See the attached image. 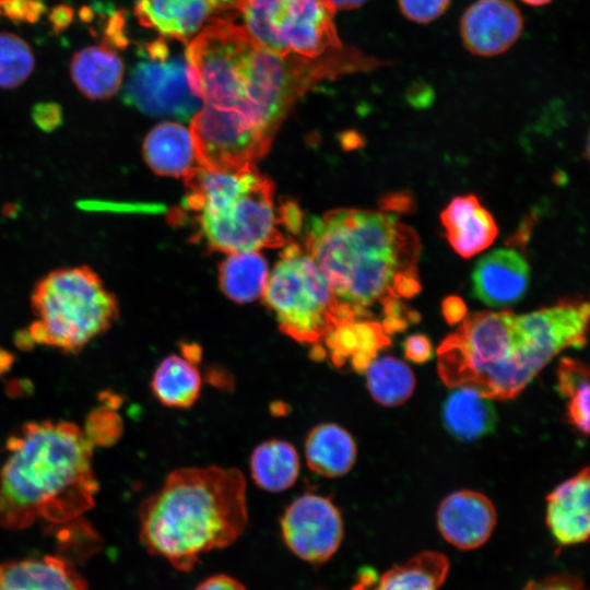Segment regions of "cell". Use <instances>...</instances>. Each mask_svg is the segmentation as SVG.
Wrapping results in <instances>:
<instances>
[{"label": "cell", "instance_id": "46", "mask_svg": "<svg viewBox=\"0 0 590 590\" xmlns=\"http://www.w3.org/2000/svg\"><path fill=\"white\" fill-rule=\"evenodd\" d=\"M520 1L531 7H542V5L548 4L552 0H520Z\"/></svg>", "mask_w": 590, "mask_h": 590}, {"label": "cell", "instance_id": "10", "mask_svg": "<svg viewBox=\"0 0 590 590\" xmlns=\"http://www.w3.org/2000/svg\"><path fill=\"white\" fill-rule=\"evenodd\" d=\"M143 50L148 59L132 69L125 102L151 116L192 118L203 103L190 87L186 56L170 57L162 38L144 44Z\"/></svg>", "mask_w": 590, "mask_h": 590}, {"label": "cell", "instance_id": "45", "mask_svg": "<svg viewBox=\"0 0 590 590\" xmlns=\"http://www.w3.org/2000/svg\"><path fill=\"white\" fill-rule=\"evenodd\" d=\"M13 364V355L9 351L0 347V376L7 373Z\"/></svg>", "mask_w": 590, "mask_h": 590}, {"label": "cell", "instance_id": "2", "mask_svg": "<svg viewBox=\"0 0 590 590\" xmlns=\"http://www.w3.org/2000/svg\"><path fill=\"white\" fill-rule=\"evenodd\" d=\"M94 444L70 421L23 423L5 440L0 461V526L23 530L74 524L91 510L99 485Z\"/></svg>", "mask_w": 590, "mask_h": 590}, {"label": "cell", "instance_id": "33", "mask_svg": "<svg viewBox=\"0 0 590 590\" xmlns=\"http://www.w3.org/2000/svg\"><path fill=\"white\" fill-rule=\"evenodd\" d=\"M44 0H0V16L15 23H35L46 12Z\"/></svg>", "mask_w": 590, "mask_h": 590}, {"label": "cell", "instance_id": "18", "mask_svg": "<svg viewBox=\"0 0 590 590\" xmlns=\"http://www.w3.org/2000/svg\"><path fill=\"white\" fill-rule=\"evenodd\" d=\"M0 590H88L71 559L61 555L0 564Z\"/></svg>", "mask_w": 590, "mask_h": 590}, {"label": "cell", "instance_id": "41", "mask_svg": "<svg viewBox=\"0 0 590 590\" xmlns=\"http://www.w3.org/2000/svg\"><path fill=\"white\" fill-rule=\"evenodd\" d=\"M74 10L69 4H58L49 13V22L56 34L63 32L73 21Z\"/></svg>", "mask_w": 590, "mask_h": 590}, {"label": "cell", "instance_id": "35", "mask_svg": "<svg viewBox=\"0 0 590 590\" xmlns=\"http://www.w3.org/2000/svg\"><path fill=\"white\" fill-rule=\"evenodd\" d=\"M522 590H587L582 580L571 575H555L529 581Z\"/></svg>", "mask_w": 590, "mask_h": 590}, {"label": "cell", "instance_id": "3", "mask_svg": "<svg viewBox=\"0 0 590 590\" xmlns=\"http://www.w3.org/2000/svg\"><path fill=\"white\" fill-rule=\"evenodd\" d=\"M138 515L145 550L188 573L201 555L232 545L244 533L246 479L235 468L176 469L142 500Z\"/></svg>", "mask_w": 590, "mask_h": 590}, {"label": "cell", "instance_id": "40", "mask_svg": "<svg viewBox=\"0 0 590 590\" xmlns=\"http://www.w3.org/2000/svg\"><path fill=\"white\" fill-rule=\"evenodd\" d=\"M441 310L445 320L451 326L461 322L468 311L464 302L458 296L446 297L442 300Z\"/></svg>", "mask_w": 590, "mask_h": 590}, {"label": "cell", "instance_id": "39", "mask_svg": "<svg viewBox=\"0 0 590 590\" xmlns=\"http://www.w3.org/2000/svg\"><path fill=\"white\" fill-rule=\"evenodd\" d=\"M194 590H246V587L232 576L219 574L205 578Z\"/></svg>", "mask_w": 590, "mask_h": 590}, {"label": "cell", "instance_id": "1", "mask_svg": "<svg viewBox=\"0 0 590 590\" xmlns=\"http://www.w3.org/2000/svg\"><path fill=\"white\" fill-rule=\"evenodd\" d=\"M185 56L190 87L203 105L228 115L268 150L295 102L317 83L390 64L354 47L316 58L280 56L221 19L189 42Z\"/></svg>", "mask_w": 590, "mask_h": 590}, {"label": "cell", "instance_id": "5", "mask_svg": "<svg viewBox=\"0 0 590 590\" xmlns=\"http://www.w3.org/2000/svg\"><path fill=\"white\" fill-rule=\"evenodd\" d=\"M184 179L185 210L197 223L198 240L202 238L210 250L236 253L285 245L274 185L255 164L228 172L196 165Z\"/></svg>", "mask_w": 590, "mask_h": 590}, {"label": "cell", "instance_id": "26", "mask_svg": "<svg viewBox=\"0 0 590 590\" xmlns=\"http://www.w3.org/2000/svg\"><path fill=\"white\" fill-rule=\"evenodd\" d=\"M197 362L185 355L172 354L156 367L151 380L154 397L165 406L187 409L201 392V375Z\"/></svg>", "mask_w": 590, "mask_h": 590}, {"label": "cell", "instance_id": "38", "mask_svg": "<svg viewBox=\"0 0 590 590\" xmlns=\"http://www.w3.org/2000/svg\"><path fill=\"white\" fill-rule=\"evenodd\" d=\"M394 297H413L421 291L416 271H402L396 273L391 283Z\"/></svg>", "mask_w": 590, "mask_h": 590}, {"label": "cell", "instance_id": "4", "mask_svg": "<svg viewBox=\"0 0 590 590\" xmlns=\"http://www.w3.org/2000/svg\"><path fill=\"white\" fill-rule=\"evenodd\" d=\"M305 244L335 298L358 309L393 296L396 273L416 271L417 237L381 212L330 211L310 222Z\"/></svg>", "mask_w": 590, "mask_h": 590}, {"label": "cell", "instance_id": "19", "mask_svg": "<svg viewBox=\"0 0 590 590\" xmlns=\"http://www.w3.org/2000/svg\"><path fill=\"white\" fill-rule=\"evenodd\" d=\"M440 219L450 245L464 258L486 249L498 233L493 216L473 194L453 198Z\"/></svg>", "mask_w": 590, "mask_h": 590}, {"label": "cell", "instance_id": "30", "mask_svg": "<svg viewBox=\"0 0 590 590\" xmlns=\"http://www.w3.org/2000/svg\"><path fill=\"white\" fill-rule=\"evenodd\" d=\"M557 390L567 400V418L585 436L589 433V369L582 362L563 358L557 368Z\"/></svg>", "mask_w": 590, "mask_h": 590}, {"label": "cell", "instance_id": "36", "mask_svg": "<svg viewBox=\"0 0 590 590\" xmlns=\"http://www.w3.org/2000/svg\"><path fill=\"white\" fill-rule=\"evenodd\" d=\"M32 117L40 129L50 131L62 122V110L56 103H40L33 108Z\"/></svg>", "mask_w": 590, "mask_h": 590}, {"label": "cell", "instance_id": "31", "mask_svg": "<svg viewBox=\"0 0 590 590\" xmlns=\"http://www.w3.org/2000/svg\"><path fill=\"white\" fill-rule=\"evenodd\" d=\"M35 58L28 44L15 34L0 33V87L14 88L33 72Z\"/></svg>", "mask_w": 590, "mask_h": 590}, {"label": "cell", "instance_id": "25", "mask_svg": "<svg viewBox=\"0 0 590 590\" xmlns=\"http://www.w3.org/2000/svg\"><path fill=\"white\" fill-rule=\"evenodd\" d=\"M305 457L308 468L315 473L327 477L341 476L355 463L356 444L340 425L322 423L308 433Z\"/></svg>", "mask_w": 590, "mask_h": 590}, {"label": "cell", "instance_id": "14", "mask_svg": "<svg viewBox=\"0 0 590 590\" xmlns=\"http://www.w3.org/2000/svg\"><path fill=\"white\" fill-rule=\"evenodd\" d=\"M497 522L495 506L484 494L463 489L448 495L437 510V527L441 536L459 550L482 546Z\"/></svg>", "mask_w": 590, "mask_h": 590}, {"label": "cell", "instance_id": "21", "mask_svg": "<svg viewBox=\"0 0 590 590\" xmlns=\"http://www.w3.org/2000/svg\"><path fill=\"white\" fill-rule=\"evenodd\" d=\"M363 319L342 321L327 335L323 343L337 367L350 361L355 370L365 371L378 350L390 343L380 323Z\"/></svg>", "mask_w": 590, "mask_h": 590}, {"label": "cell", "instance_id": "13", "mask_svg": "<svg viewBox=\"0 0 590 590\" xmlns=\"http://www.w3.org/2000/svg\"><path fill=\"white\" fill-rule=\"evenodd\" d=\"M524 26L519 8L510 0H475L459 23L465 49L480 57L506 52L521 36Z\"/></svg>", "mask_w": 590, "mask_h": 590}, {"label": "cell", "instance_id": "22", "mask_svg": "<svg viewBox=\"0 0 590 590\" xmlns=\"http://www.w3.org/2000/svg\"><path fill=\"white\" fill-rule=\"evenodd\" d=\"M120 57L105 46H90L75 52L70 74L78 90L87 98L104 101L119 90L123 79Z\"/></svg>", "mask_w": 590, "mask_h": 590}, {"label": "cell", "instance_id": "16", "mask_svg": "<svg viewBox=\"0 0 590 590\" xmlns=\"http://www.w3.org/2000/svg\"><path fill=\"white\" fill-rule=\"evenodd\" d=\"M546 526L560 545L586 542L590 531V479L586 467L546 497Z\"/></svg>", "mask_w": 590, "mask_h": 590}, {"label": "cell", "instance_id": "32", "mask_svg": "<svg viewBox=\"0 0 590 590\" xmlns=\"http://www.w3.org/2000/svg\"><path fill=\"white\" fill-rule=\"evenodd\" d=\"M405 19L417 24H427L440 17L451 0H397Z\"/></svg>", "mask_w": 590, "mask_h": 590}, {"label": "cell", "instance_id": "29", "mask_svg": "<svg viewBox=\"0 0 590 590\" xmlns=\"http://www.w3.org/2000/svg\"><path fill=\"white\" fill-rule=\"evenodd\" d=\"M364 373L373 399L382 405H399L414 391L413 371L405 363L392 356L375 357Z\"/></svg>", "mask_w": 590, "mask_h": 590}, {"label": "cell", "instance_id": "23", "mask_svg": "<svg viewBox=\"0 0 590 590\" xmlns=\"http://www.w3.org/2000/svg\"><path fill=\"white\" fill-rule=\"evenodd\" d=\"M143 157L157 175L185 176L197 162L190 131L176 122L155 126L144 139Z\"/></svg>", "mask_w": 590, "mask_h": 590}, {"label": "cell", "instance_id": "15", "mask_svg": "<svg viewBox=\"0 0 590 590\" xmlns=\"http://www.w3.org/2000/svg\"><path fill=\"white\" fill-rule=\"evenodd\" d=\"M530 278L527 260L515 249L483 256L472 273L473 293L488 306L511 305L523 297Z\"/></svg>", "mask_w": 590, "mask_h": 590}, {"label": "cell", "instance_id": "44", "mask_svg": "<svg viewBox=\"0 0 590 590\" xmlns=\"http://www.w3.org/2000/svg\"><path fill=\"white\" fill-rule=\"evenodd\" d=\"M326 3L335 12L337 10H353L362 7L368 0H324Z\"/></svg>", "mask_w": 590, "mask_h": 590}, {"label": "cell", "instance_id": "20", "mask_svg": "<svg viewBox=\"0 0 590 590\" xmlns=\"http://www.w3.org/2000/svg\"><path fill=\"white\" fill-rule=\"evenodd\" d=\"M441 415L448 433L464 442L492 434L498 421L492 399L470 386L452 388L444 400Z\"/></svg>", "mask_w": 590, "mask_h": 590}, {"label": "cell", "instance_id": "43", "mask_svg": "<svg viewBox=\"0 0 590 590\" xmlns=\"http://www.w3.org/2000/svg\"><path fill=\"white\" fill-rule=\"evenodd\" d=\"M245 0H215L219 19L223 20V13L239 14V8Z\"/></svg>", "mask_w": 590, "mask_h": 590}, {"label": "cell", "instance_id": "27", "mask_svg": "<svg viewBox=\"0 0 590 590\" xmlns=\"http://www.w3.org/2000/svg\"><path fill=\"white\" fill-rule=\"evenodd\" d=\"M299 457L288 441L270 439L258 445L250 457V472L255 483L268 492L290 488L299 474Z\"/></svg>", "mask_w": 590, "mask_h": 590}, {"label": "cell", "instance_id": "7", "mask_svg": "<svg viewBox=\"0 0 590 590\" xmlns=\"http://www.w3.org/2000/svg\"><path fill=\"white\" fill-rule=\"evenodd\" d=\"M35 320L17 339L20 347L45 345L81 352L119 317L117 297L88 266L67 267L43 276L31 295Z\"/></svg>", "mask_w": 590, "mask_h": 590}, {"label": "cell", "instance_id": "11", "mask_svg": "<svg viewBox=\"0 0 590 590\" xmlns=\"http://www.w3.org/2000/svg\"><path fill=\"white\" fill-rule=\"evenodd\" d=\"M283 541L298 558L310 564L330 559L343 539V520L331 499L304 494L284 511L280 520Z\"/></svg>", "mask_w": 590, "mask_h": 590}, {"label": "cell", "instance_id": "24", "mask_svg": "<svg viewBox=\"0 0 590 590\" xmlns=\"http://www.w3.org/2000/svg\"><path fill=\"white\" fill-rule=\"evenodd\" d=\"M450 568L449 558L437 551H422L389 568L371 586L357 582L354 590H440Z\"/></svg>", "mask_w": 590, "mask_h": 590}, {"label": "cell", "instance_id": "8", "mask_svg": "<svg viewBox=\"0 0 590 590\" xmlns=\"http://www.w3.org/2000/svg\"><path fill=\"white\" fill-rule=\"evenodd\" d=\"M262 296L280 330L304 344L319 346L338 323L367 316L339 302L310 256L294 243L284 248Z\"/></svg>", "mask_w": 590, "mask_h": 590}, {"label": "cell", "instance_id": "6", "mask_svg": "<svg viewBox=\"0 0 590 590\" xmlns=\"http://www.w3.org/2000/svg\"><path fill=\"white\" fill-rule=\"evenodd\" d=\"M510 310L465 316L437 349V371L449 387L470 386L489 399L518 396L539 373Z\"/></svg>", "mask_w": 590, "mask_h": 590}, {"label": "cell", "instance_id": "34", "mask_svg": "<svg viewBox=\"0 0 590 590\" xmlns=\"http://www.w3.org/2000/svg\"><path fill=\"white\" fill-rule=\"evenodd\" d=\"M102 43L103 46L110 49H123L128 46L129 38L125 10H116L107 17L103 30Z\"/></svg>", "mask_w": 590, "mask_h": 590}, {"label": "cell", "instance_id": "17", "mask_svg": "<svg viewBox=\"0 0 590 590\" xmlns=\"http://www.w3.org/2000/svg\"><path fill=\"white\" fill-rule=\"evenodd\" d=\"M134 15L142 26L189 44L219 10L215 0H137Z\"/></svg>", "mask_w": 590, "mask_h": 590}, {"label": "cell", "instance_id": "42", "mask_svg": "<svg viewBox=\"0 0 590 590\" xmlns=\"http://www.w3.org/2000/svg\"><path fill=\"white\" fill-rule=\"evenodd\" d=\"M381 204L385 210L406 212L412 208L413 201L408 193L400 192L387 196Z\"/></svg>", "mask_w": 590, "mask_h": 590}, {"label": "cell", "instance_id": "9", "mask_svg": "<svg viewBox=\"0 0 590 590\" xmlns=\"http://www.w3.org/2000/svg\"><path fill=\"white\" fill-rule=\"evenodd\" d=\"M239 13L246 31L280 56L316 58L344 47L324 0H245Z\"/></svg>", "mask_w": 590, "mask_h": 590}, {"label": "cell", "instance_id": "37", "mask_svg": "<svg viewBox=\"0 0 590 590\" xmlns=\"http://www.w3.org/2000/svg\"><path fill=\"white\" fill-rule=\"evenodd\" d=\"M404 355L414 363H425L433 357V346L424 334H412L403 343Z\"/></svg>", "mask_w": 590, "mask_h": 590}, {"label": "cell", "instance_id": "12", "mask_svg": "<svg viewBox=\"0 0 590 590\" xmlns=\"http://www.w3.org/2000/svg\"><path fill=\"white\" fill-rule=\"evenodd\" d=\"M589 321V305L560 304L514 316V324L534 365L541 370L567 347H583Z\"/></svg>", "mask_w": 590, "mask_h": 590}, {"label": "cell", "instance_id": "28", "mask_svg": "<svg viewBox=\"0 0 590 590\" xmlns=\"http://www.w3.org/2000/svg\"><path fill=\"white\" fill-rule=\"evenodd\" d=\"M267 281L268 264L257 252L232 253L220 267L222 291L236 303H249L262 296Z\"/></svg>", "mask_w": 590, "mask_h": 590}]
</instances>
